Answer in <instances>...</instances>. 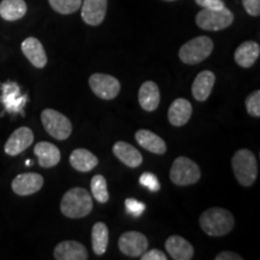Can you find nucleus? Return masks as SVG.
<instances>
[{
  "label": "nucleus",
  "instance_id": "0eeeda50",
  "mask_svg": "<svg viewBox=\"0 0 260 260\" xmlns=\"http://www.w3.org/2000/svg\"><path fill=\"white\" fill-rule=\"evenodd\" d=\"M41 122L48 134L60 141L67 140L73 132L70 119L53 109H46L41 112Z\"/></svg>",
  "mask_w": 260,
  "mask_h": 260
},
{
  "label": "nucleus",
  "instance_id": "f03ea898",
  "mask_svg": "<svg viewBox=\"0 0 260 260\" xmlns=\"http://www.w3.org/2000/svg\"><path fill=\"white\" fill-rule=\"evenodd\" d=\"M235 225V219L229 211L222 207H212L200 216V226L205 234L219 237L229 234Z\"/></svg>",
  "mask_w": 260,
  "mask_h": 260
},
{
  "label": "nucleus",
  "instance_id": "b1692460",
  "mask_svg": "<svg viewBox=\"0 0 260 260\" xmlns=\"http://www.w3.org/2000/svg\"><path fill=\"white\" fill-rule=\"evenodd\" d=\"M70 164L75 170L88 172L96 167L99 159L86 148H77L70 154Z\"/></svg>",
  "mask_w": 260,
  "mask_h": 260
},
{
  "label": "nucleus",
  "instance_id": "5701e85b",
  "mask_svg": "<svg viewBox=\"0 0 260 260\" xmlns=\"http://www.w3.org/2000/svg\"><path fill=\"white\" fill-rule=\"evenodd\" d=\"M260 46L255 41H245L236 48L235 61L242 68H251L259 58Z\"/></svg>",
  "mask_w": 260,
  "mask_h": 260
},
{
  "label": "nucleus",
  "instance_id": "a211bd4d",
  "mask_svg": "<svg viewBox=\"0 0 260 260\" xmlns=\"http://www.w3.org/2000/svg\"><path fill=\"white\" fill-rule=\"evenodd\" d=\"M165 248L169 255L175 260H190L194 255V248L183 237L172 235L165 241Z\"/></svg>",
  "mask_w": 260,
  "mask_h": 260
},
{
  "label": "nucleus",
  "instance_id": "2eb2a0df",
  "mask_svg": "<svg viewBox=\"0 0 260 260\" xmlns=\"http://www.w3.org/2000/svg\"><path fill=\"white\" fill-rule=\"evenodd\" d=\"M22 52L28 60L38 69H42L47 64V56L42 44L37 38H28L22 42Z\"/></svg>",
  "mask_w": 260,
  "mask_h": 260
},
{
  "label": "nucleus",
  "instance_id": "20e7f679",
  "mask_svg": "<svg viewBox=\"0 0 260 260\" xmlns=\"http://www.w3.org/2000/svg\"><path fill=\"white\" fill-rule=\"evenodd\" d=\"M213 51V41L207 37H198L186 42L180 48L178 56L184 64H199L210 57Z\"/></svg>",
  "mask_w": 260,
  "mask_h": 260
},
{
  "label": "nucleus",
  "instance_id": "7ed1b4c3",
  "mask_svg": "<svg viewBox=\"0 0 260 260\" xmlns=\"http://www.w3.org/2000/svg\"><path fill=\"white\" fill-rule=\"evenodd\" d=\"M232 165L236 180L243 187H249L254 183L258 176V164L255 155L249 149H239L233 155Z\"/></svg>",
  "mask_w": 260,
  "mask_h": 260
},
{
  "label": "nucleus",
  "instance_id": "393cba45",
  "mask_svg": "<svg viewBox=\"0 0 260 260\" xmlns=\"http://www.w3.org/2000/svg\"><path fill=\"white\" fill-rule=\"evenodd\" d=\"M27 14V4L24 0H3L0 3V16L9 22L17 21Z\"/></svg>",
  "mask_w": 260,
  "mask_h": 260
},
{
  "label": "nucleus",
  "instance_id": "9b49d317",
  "mask_svg": "<svg viewBox=\"0 0 260 260\" xmlns=\"http://www.w3.org/2000/svg\"><path fill=\"white\" fill-rule=\"evenodd\" d=\"M32 141H34V134H32L31 129L28 126H21L15 130L6 141L4 147L5 153L12 155V157L21 154L29 146H31Z\"/></svg>",
  "mask_w": 260,
  "mask_h": 260
},
{
  "label": "nucleus",
  "instance_id": "1a4fd4ad",
  "mask_svg": "<svg viewBox=\"0 0 260 260\" xmlns=\"http://www.w3.org/2000/svg\"><path fill=\"white\" fill-rule=\"evenodd\" d=\"M118 247L123 254L138 258L148 248V240L144 234L139 232H126L119 237Z\"/></svg>",
  "mask_w": 260,
  "mask_h": 260
},
{
  "label": "nucleus",
  "instance_id": "cd10ccee",
  "mask_svg": "<svg viewBox=\"0 0 260 260\" xmlns=\"http://www.w3.org/2000/svg\"><path fill=\"white\" fill-rule=\"evenodd\" d=\"M51 8L61 15H70L81 8L82 0H48Z\"/></svg>",
  "mask_w": 260,
  "mask_h": 260
},
{
  "label": "nucleus",
  "instance_id": "f3484780",
  "mask_svg": "<svg viewBox=\"0 0 260 260\" xmlns=\"http://www.w3.org/2000/svg\"><path fill=\"white\" fill-rule=\"evenodd\" d=\"M191 112H193L191 104L187 99L178 98V99L174 100L170 107H169V122L175 126H182L187 124L191 117Z\"/></svg>",
  "mask_w": 260,
  "mask_h": 260
},
{
  "label": "nucleus",
  "instance_id": "473e14b6",
  "mask_svg": "<svg viewBox=\"0 0 260 260\" xmlns=\"http://www.w3.org/2000/svg\"><path fill=\"white\" fill-rule=\"evenodd\" d=\"M243 8L251 16H259L260 0H242Z\"/></svg>",
  "mask_w": 260,
  "mask_h": 260
},
{
  "label": "nucleus",
  "instance_id": "7c9ffc66",
  "mask_svg": "<svg viewBox=\"0 0 260 260\" xmlns=\"http://www.w3.org/2000/svg\"><path fill=\"white\" fill-rule=\"evenodd\" d=\"M125 209H126V212L132 214L133 217H140L142 213H144L146 205L144 203H141V201H138L135 199H132V198H129V199L125 200Z\"/></svg>",
  "mask_w": 260,
  "mask_h": 260
},
{
  "label": "nucleus",
  "instance_id": "2f4dec72",
  "mask_svg": "<svg viewBox=\"0 0 260 260\" xmlns=\"http://www.w3.org/2000/svg\"><path fill=\"white\" fill-rule=\"evenodd\" d=\"M195 3L201 8L209 10H220L225 8L223 0H195Z\"/></svg>",
  "mask_w": 260,
  "mask_h": 260
},
{
  "label": "nucleus",
  "instance_id": "6e6552de",
  "mask_svg": "<svg viewBox=\"0 0 260 260\" xmlns=\"http://www.w3.org/2000/svg\"><path fill=\"white\" fill-rule=\"evenodd\" d=\"M88 82L94 94L100 99L112 100L121 92V83L111 75L93 74Z\"/></svg>",
  "mask_w": 260,
  "mask_h": 260
},
{
  "label": "nucleus",
  "instance_id": "c85d7f7f",
  "mask_svg": "<svg viewBox=\"0 0 260 260\" xmlns=\"http://www.w3.org/2000/svg\"><path fill=\"white\" fill-rule=\"evenodd\" d=\"M247 112L252 117L259 118L260 117V90H255L246 98Z\"/></svg>",
  "mask_w": 260,
  "mask_h": 260
},
{
  "label": "nucleus",
  "instance_id": "72a5a7b5",
  "mask_svg": "<svg viewBox=\"0 0 260 260\" xmlns=\"http://www.w3.org/2000/svg\"><path fill=\"white\" fill-rule=\"evenodd\" d=\"M140 258L141 260H167L168 255L159 249H151L148 252L146 251Z\"/></svg>",
  "mask_w": 260,
  "mask_h": 260
},
{
  "label": "nucleus",
  "instance_id": "a878e982",
  "mask_svg": "<svg viewBox=\"0 0 260 260\" xmlns=\"http://www.w3.org/2000/svg\"><path fill=\"white\" fill-rule=\"evenodd\" d=\"M109 245V228L105 223L98 222L92 229V246L96 255H103Z\"/></svg>",
  "mask_w": 260,
  "mask_h": 260
},
{
  "label": "nucleus",
  "instance_id": "423d86ee",
  "mask_svg": "<svg viewBox=\"0 0 260 260\" xmlns=\"http://www.w3.org/2000/svg\"><path fill=\"white\" fill-rule=\"evenodd\" d=\"M195 21H197L198 27L204 30L217 31L230 27L234 22V15L226 8L220 10L204 9L197 15Z\"/></svg>",
  "mask_w": 260,
  "mask_h": 260
},
{
  "label": "nucleus",
  "instance_id": "39448f33",
  "mask_svg": "<svg viewBox=\"0 0 260 260\" xmlns=\"http://www.w3.org/2000/svg\"><path fill=\"white\" fill-rule=\"evenodd\" d=\"M201 177L200 168L197 162L187 157H178L172 162L170 178L177 186H190L197 183Z\"/></svg>",
  "mask_w": 260,
  "mask_h": 260
},
{
  "label": "nucleus",
  "instance_id": "e433bc0d",
  "mask_svg": "<svg viewBox=\"0 0 260 260\" xmlns=\"http://www.w3.org/2000/svg\"><path fill=\"white\" fill-rule=\"evenodd\" d=\"M165 2H175V0H165Z\"/></svg>",
  "mask_w": 260,
  "mask_h": 260
},
{
  "label": "nucleus",
  "instance_id": "aec40b11",
  "mask_svg": "<svg viewBox=\"0 0 260 260\" xmlns=\"http://www.w3.org/2000/svg\"><path fill=\"white\" fill-rule=\"evenodd\" d=\"M113 154L128 168L135 169L142 164V154L139 149L132 146L128 142L118 141L113 145Z\"/></svg>",
  "mask_w": 260,
  "mask_h": 260
},
{
  "label": "nucleus",
  "instance_id": "c9c22d12",
  "mask_svg": "<svg viewBox=\"0 0 260 260\" xmlns=\"http://www.w3.org/2000/svg\"><path fill=\"white\" fill-rule=\"evenodd\" d=\"M25 164H27V165H30V164H31V161H30V160H27V161H25Z\"/></svg>",
  "mask_w": 260,
  "mask_h": 260
},
{
  "label": "nucleus",
  "instance_id": "dca6fc26",
  "mask_svg": "<svg viewBox=\"0 0 260 260\" xmlns=\"http://www.w3.org/2000/svg\"><path fill=\"white\" fill-rule=\"evenodd\" d=\"M214 82H216V76L212 71L205 70L198 74L195 77L193 86H191V94L197 102H205L207 98L211 95Z\"/></svg>",
  "mask_w": 260,
  "mask_h": 260
},
{
  "label": "nucleus",
  "instance_id": "9d476101",
  "mask_svg": "<svg viewBox=\"0 0 260 260\" xmlns=\"http://www.w3.org/2000/svg\"><path fill=\"white\" fill-rule=\"evenodd\" d=\"M2 100L5 110L10 113L22 112L27 103V95H22L18 84L15 82H6L2 86Z\"/></svg>",
  "mask_w": 260,
  "mask_h": 260
},
{
  "label": "nucleus",
  "instance_id": "f704fd0d",
  "mask_svg": "<svg viewBox=\"0 0 260 260\" xmlns=\"http://www.w3.org/2000/svg\"><path fill=\"white\" fill-rule=\"evenodd\" d=\"M242 256L234 252H222L216 256V260H242Z\"/></svg>",
  "mask_w": 260,
  "mask_h": 260
},
{
  "label": "nucleus",
  "instance_id": "4be33fe9",
  "mask_svg": "<svg viewBox=\"0 0 260 260\" xmlns=\"http://www.w3.org/2000/svg\"><path fill=\"white\" fill-rule=\"evenodd\" d=\"M135 140L142 148L147 149L152 153L164 154L167 152V144L164 140L147 129L138 130L135 134Z\"/></svg>",
  "mask_w": 260,
  "mask_h": 260
},
{
  "label": "nucleus",
  "instance_id": "4468645a",
  "mask_svg": "<svg viewBox=\"0 0 260 260\" xmlns=\"http://www.w3.org/2000/svg\"><path fill=\"white\" fill-rule=\"evenodd\" d=\"M82 5V19L89 25L102 24L106 15L107 0H84Z\"/></svg>",
  "mask_w": 260,
  "mask_h": 260
},
{
  "label": "nucleus",
  "instance_id": "412c9836",
  "mask_svg": "<svg viewBox=\"0 0 260 260\" xmlns=\"http://www.w3.org/2000/svg\"><path fill=\"white\" fill-rule=\"evenodd\" d=\"M34 153L38 157L39 164H40L41 168H53L60 161L59 148L53 144H51V142H39V144L35 145Z\"/></svg>",
  "mask_w": 260,
  "mask_h": 260
},
{
  "label": "nucleus",
  "instance_id": "6ab92c4d",
  "mask_svg": "<svg viewBox=\"0 0 260 260\" xmlns=\"http://www.w3.org/2000/svg\"><path fill=\"white\" fill-rule=\"evenodd\" d=\"M139 103L145 111L153 112L160 103V92L157 83L153 81H146L139 89Z\"/></svg>",
  "mask_w": 260,
  "mask_h": 260
},
{
  "label": "nucleus",
  "instance_id": "c756f323",
  "mask_svg": "<svg viewBox=\"0 0 260 260\" xmlns=\"http://www.w3.org/2000/svg\"><path fill=\"white\" fill-rule=\"evenodd\" d=\"M139 181L140 184H142V186L148 188L152 191H158L160 189V183H159L158 177L154 174H152V172H145V174H142L140 176Z\"/></svg>",
  "mask_w": 260,
  "mask_h": 260
},
{
  "label": "nucleus",
  "instance_id": "ddd939ff",
  "mask_svg": "<svg viewBox=\"0 0 260 260\" xmlns=\"http://www.w3.org/2000/svg\"><path fill=\"white\" fill-rule=\"evenodd\" d=\"M53 255L57 260H87L88 251L77 241H63L54 248Z\"/></svg>",
  "mask_w": 260,
  "mask_h": 260
},
{
  "label": "nucleus",
  "instance_id": "f257e3e1",
  "mask_svg": "<svg viewBox=\"0 0 260 260\" xmlns=\"http://www.w3.org/2000/svg\"><path fill=\"white\" fill-rule=\"evenodd\" d=\"M92 210V195L84 188H71L61 198L60 211L68 218H83V217L88 216Z\"/></svg>",
  "mask_w": 260,
  "mask_h": 260
},
{
  "label": "nucleus",
  "instance_id": "f8f14e48",
  "mask_svg": "<svg viewBox=\"0 0 260 260\" xmlns=\"http://www.w3.org/2000/svg\"><path fill=\"white\" fill-rule=\"evenodd\" d=\"M12 190L21 197H27L37 193L44 186V178L37 172H25L18 175L12 181Z\"/></svg>",
  "mask_w": 260,
  "mask_h": 260
},
{
  "label": "nucleus",
  "instance_id": "bb28decb",
  "mask_svg": "<svg viewBox=\"0 0 260 260\" xmlns=\"http://www.w3.org/2000/svg\"><path fill=\"white\" fill-rule=\"evenodd\" d=\"M93 198L98 203L105 204L109 201V191H107V182L103 175H95L90 181Z\"/></svg>",
  "mask_w": 260,
  "mask_h": 260
}]
</instances>
